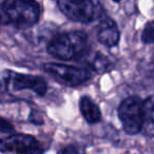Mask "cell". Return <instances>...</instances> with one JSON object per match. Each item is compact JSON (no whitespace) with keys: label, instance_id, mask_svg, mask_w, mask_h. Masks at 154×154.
Instances as JSON below:
<instances>
[{"label":"cell","instance_id":"obj_5","mask_svg":"<svg viewBox=\"0 0 154 154\" xmlns=\"http://www.w3.org/2000/svg\"><path fill=\"white\" fill-rule=\"evenodd\" d=\"M42 70L58 82L69 87L79 86L92 78V74L88 69L63 63L47 62L42 64Z\"/></svg>","mask_w":154,"mask_h":154},{"label":"cell","instance_id":"obj_1","mask_svg":"<svg viewBox=\"0 0 154 154\" xmlns=\"http://www.w3.org/2000/svg\"><path fill=\"white\" fill-rule=\"evenodd\" d=\"M48 53L61 60L80 59L90 53L89 37L82 31L61 33L56 35L48 43Z\"/></svg>","mask_w":154,"mask_h":154},{"label":"cell","instance_id":"obj_14","mask_svg":"<svg viewBox=\"0 0 154 154\" xmlns=\"http://www.w3.org/2000/svg\"><path fill=\"white\" fill-rule=\"evenodd\" d=\"M0 130H1V134H2V136L5 134V133H7L8 135H10V134H13V132H14L13 126H12L9 122H7L3 117L1 118V126H0Z\"/></svg>","mask_w":154,"mask_h":154},{"label":"cell","instance_id":"obj_10","mask_svg":"<svg viewBox=\"0 0 154 154\" xmlns=\"http://www.w3.org/2000/svg\"><path fill=\"white\" fill-rule=\"evenodd\" d=\"M84 60H86L87 63L91 66V69H93V71L98 74H105L113 69V63L109 59V57L99 52L91 51L85 57Z\"/></svg>","mask_w":154,"mask_h":154},{"label":"cell","instance_id":"obj_6","mask_svg":"<svg viewBox=\"0 0 154 154\" xmlns=\"http://www.w3.org/2000/svg\"><path fill=\"white\" fill-rule=\"evenodd\" d=\"M0 150L5 154H43L45 149L35 136L13 133L1 137Z\"/></svg>","mask_w":154,"mask_h":154},{"label":"cell","instance_id":"obj_16","mask_svg":"<svg viewBox=\"0 0 154 154\" xmlns=\"http://www.w3.org/2000/svg\"><path fill=\"white\" fill-rule=\"evenodd\" d=\"M114 1H115V2H119L120 0H114Z\"/></svg>","mask_w":154,"mask_h":154},{"label":"cell","instance_id":"obj_4","mask_svg":"<svg viewBox=\"0 0 154 154\" xmlns=\"http://www.w3.org/2000/svg\"><path fill=\"white\" fill-rule=\"evenodd\" d=\"M118 118L128 135L141 133L143 126V100L138 96H130L120 103L117 109Z\"/></svg>","mask_w":154,"mask_h":154},{"label":"cell","instance_id":"obj_12","mask_svg":"<svg viewBox=\"0 0 154 154\" xmlns=\"http://www.w3.org/2000/svg\"><path fill=\"white\" fill-rule=\"evenodd\" d=\"M141 41L143 43H154V20L149 21L145 26L141 33Z\"/></svg>","mask_w":154,"mask_h":154},{"label":"cell","instance_id":"obj_15","mask_svg":"<svg viewBox=\"0 0 154 154\" xmlns=\"http://www.w3.org/2000/svg\"><path fill=\"white\" fill-rule=\"evenodd\" d=\"M30 119H31V122L35 125H42L43 124L42 117H41L39 114H37L36 112H32V113H31Z\"/></svg>","mask_w":154,"mask_h":154},{"label":"cell","instance_id":"obj_7","mask_svg":"<svg viewBox=\"0 0 154 154\" xmlns=\"http://www.w3.org/2000/svg\"><path fill=\"white\" fill-rule=\"evenodd\" d=\"M2 84L11 91L18 92L30 90L39 96L45 95L48 89L47 82L43 77L38 75L16 73L11 70H7L2 73Z\"/></svg>","mask_w":154,"mask_h":154},{"label":"cell","instance_id":"obj_11","mask_svg":"<svg viewBox=\"0 0 154 154\" xmlns=\"http://www.w3.org/2000/svg\"><path fill=\"white\" fill-rule=\"evenodd\" d=\"M141 133L147 137H154V95L143 100V126Z\"/></svg>","mask_w":154,"mask_h":154},{"label":"cell","instance_id":"obj_8","mask_svg":"<svg viewBox=\"0 0 154 154\" xmlns=\"http://www.w3.org/2000/svg\"><path fill=\"white\" fill-rule=\"evenodd\" d=\"M119 38L120 33L116 22L111 18H103L97 32V39L99 42L108 48H112L118 45Z\"/></svg>","mask_w":154,"mask_h":154},{"label":"cell","instance_id":"obj_3","mask_svg":"<svg viewBox=\"0 0 154 154\" xmlns=\"http://www.w3.org/2000/svg\"><path fill=\"white\" fill-rule=\"evenodd\" d=\"M61 13L68 19L82 23H92L103 17L99 0H57Z\"/></svg>","mask_w":154,"mask_h":154},{"label":"cell","instance_id":"obj_9","mask_svg":"<svg viewBox=\"0 0 154 154\" xmlns=\"http://www.w3.org/2000/svg\"><path fill=\"white\" fill-rule=\"evenodd\" d=\"M79 110L82 117L89 125L98 124L101 120V111L91 97L82 96L79 100Z\"/></svg>","mask_w":154,"mask_h":154},{"label":"cell","instance_id":"obj_13","mask_svg":"<svg viewBox=\"0 0 154 154\" xmlns=\"http://www.w3.org/2000/svg\"><path fill=\"white\" fill-rule=\"evenodd\" d=\"M57 154H86L85 149L78 145H69L62 148Z\"/></svg>","mask_w":154,"mask_h":154},{"label":"cell","instance_id":"obj_2","mask_svg":"<svg viewBox=\"0 0 154 154\" xmlns=\"http://www.w3.org/2000/svg\"><path fill=\"white\" fill-rule=\"evenodd\" d=\"M40 5L36 0H5L1 5V22L18 29H30L40 18Z\"/></svg>","mask_w":154,"mask_h":154}]
</instances>
